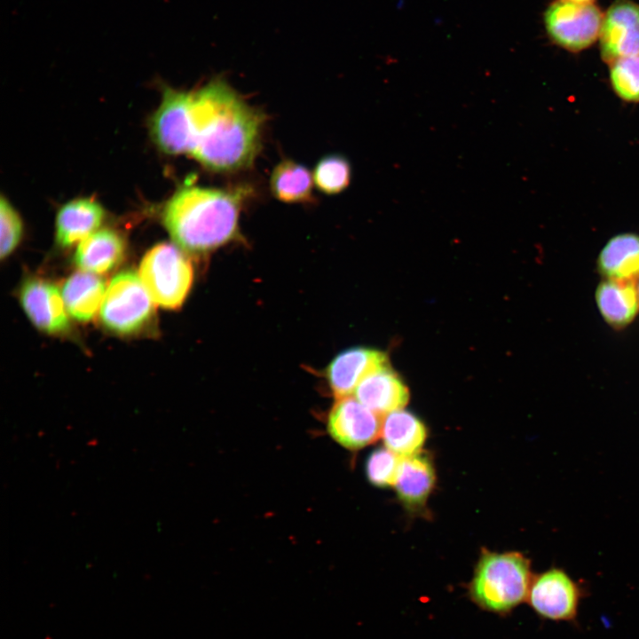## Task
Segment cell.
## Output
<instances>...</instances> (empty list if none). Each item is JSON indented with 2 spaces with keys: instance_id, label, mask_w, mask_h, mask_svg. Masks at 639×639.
Listing matches in <instances>:
<instances>
[{
  "instance_id": "5",
  "label": "cell",
  "mask_w": 639,
  "mask_h": 639,
  "mask_svg": "<svg viewBox=\"0 0 639 639\" xmlns=\"http://www.w3.org/2000/svg\"><path fill=\"white\" fill-rule=\"evenodd\" d=\"M154 303L139 276L130 271L122 272L111 280L106 288L100 320L115 334H135L151 320Z\"/></svg>"
},
{
  "instance_id": "7",
  "label": "cell",
  "mask_w": 639,
  "mask_h": 639,
  "mask_svg": "<svg viewBox=\"0 0 639 639\" xmlns=\"http://www.w3.org/2000/svg\"><path fill=\"white\" fill-rule=\"evenodd\" d=\"M191 91L165 88L161 105L150 121L151 135L169 154H189L192 145Z\"/></svg>"
},
{
  "instance_id": "15",
  "label": "cell",
  "mask_w": 639,
  "mask_h": 639,
  "mask_svg": "<svg viewBox=\"0 0 639 639\" xmlns=\"http://www.w3.org/2000/svg\"><path fill=\"white\" fill-rule=\"evenodd\" d=\"M105 210L95 200L79 198L65 203L56 218V241L68 248L97 231L103 223Z\"/></svg>"
},
{
  "instance_id": "2",
  "label": "cell",
  "mask_w": 639,
  "mask_h": 639,
  "mask_svg": "<svg viewBox=\"0 0 639 639\" xmlns=\"http://www.w3.org/2000/svg\"><path fill=\"white\" fill-rule=\"evenodd\" d=\"M245 191L186 186L177 191L163 208L165 228L177 246L193 254H206L234 241Z\"/></svg>"
},
{
  "instance_id": "13",
  "label": "cell",
  "mask_w": 639,
  "mask_h": 639,
  "mask_svg": "<svg viewBox=\"0 0 639 639\" xmlns=\"http://www.w3.org/2000/svg\"><path fill=\"white\" fill-rule=\"evenodd\" d=\"M355 398L380 416L403 409L409 399L407 387L390 366L375 370L358 384Z\"/></svg>"
},
{
  "instance_id": "17",
  "label": "cell",
  "mask_w": 639,
  "mask_h": 639,
  "mask_svg": "<svg viewBox=\"0 0 639 639\" xmlns=\"http://www.w3.org/2000/svg\"><path fill=\"white\" fill-rule=\"evenodd\" d=\"M596 299L605 321L615 327L629 324L639 308V296L634 281L607 279L597 287Z\"/></svg>"
},
{
  "instance_id": "24",
  "label": "cell",
  "mask_w": 639,
  "mask_h": 639,
  "mask_svg": "<svg viewBox=\"0 0 639 639\" xmlns=\"http://www.w3.org/2000/svg\"><path fill=\"white\" fill-rule=\"evenodd\" d=\"M400 458L386 447L373 451L366 463L367 477L370 483L382 487L393 485Z\"/></svg>"
},
{
  "instance_id": "8",
  "label": "cell",
  "mask_w": 639,
  "mask_h": 639,
  "mask_svg": "<svg viewBox=\"0 0 639 639\" xmlns=\"http://www.w3.org/2000/svg\"><path fill=\"white\" fill-rule=\"evenodd\" d=\"M580 598L578 584L563 570L553 568L532 580L526 601L541 618L571 621L577 616Z\"/></svg>"
},
{
  "instance_id": "1",
  "label": "cell",
  "mask_w": 639,
  "mask_h": 639,
  "mask_svg": "<svg viewBox=\"0 0 639 639\" xmlns=\"http://www.w3.org/2000/svg\"><path fill=\"white\" fill-rule=\"evenodd\" d=\"M189 154L205 168L233 172L249 168L261 148L263 113L250 106L224 80L191 91Z\"/></svg>"
},
{
  "instance_id": "27",
  "label": "cell",
  "mask_w": 639,
  "mask_h": 639,
  "mask_svg": "<svg viewBox=\"0 0 639 639\" xmlns=\"http://www.w3.org/2000/svg\"><path fill=\"white\" fill-rule=\"evenodd\" d=\"M637 292H638V296H639V283H638Z\"/></svg>"
},
{
  "instance_id": "12",
  "label": "cell",
  "mask_w": 639,
  "mask_h": 639,
  "mask_svg": "<svg viewBox=\"0 0 639 639\" xmlns=\"http://www.w3.org/2000/svg\"><path fill=\"white\" fill-rule=\"evenodd\" d=\"M389 365L383 351L356 347L347 349L330 362L326 376L334 395L337 398L350 396L358 384L368 374Z\"/></svg>"
},
{
  "instance_id": "22",
  "label": "cell",
  "mask_w": 639,
  "mask_h": 639,
  "mask_svg": "<svg viewBox=\"0 0 639 639\" xmlns=\"http://www.w3.org/2000/svg\"><path fill=\"white\" fill-rule=\"evenodd\" d=\"M312 175L314 184L320 191L327 194H336L348 187L351 169L345 157L329 154L319 161Z\"/></svg>"
},
{
  "instance_id": "10",
  "label": "cell",
  "mask_w": 639,
  "mask_h": 639,
  "mask_svg": "<svg viewBox=\"0 0 639 639\" xmlns=\"http://www.w3.org/2000/svg\"><path fill=\"white\" fill-rule=\"evenodd\" d=\"M598 40L601 57L608 64L639 55V4L614 0L604 12Z\"/></svg>"
},
{
  "instance_id": "26",
  "label": "cell",
  "mask_w": 639,
  "mask_h": 639,
  "mask_svg": "<svg viewBox=\"0 0 639 639\" xmlns=\"http://www.w3.org/2000/svg\"><path fill=\"white\" fill-rule=\"evenodd\" d=\"M565 1L577 3V4H596L595 3L596 0H565Z\"/></svg>"
},
{
  "instance_id": "21",
  "label": "cell",
  "mask_w": 639,
  "mask_h": 639,
  "mask_svg": "<svg viewBox=\"0 0 639 639\" xmlns=\"http://www.w3.org/2000/svg\"><path fill=\"white\" fill-rule=\"evenodd\" d=\"M313 175L304 165L284 159L273 169L270 188L276 199L287 203H301L312 200Z\"/></svg>"
},
{
  "instance_id": "11",
  "label": "cell",
  "mask_w": 639,
  "mask_h": 639,
  "mask_svg": "<svg viewBox=\"0 0 639 639\" xmlns=\"http://www.w3.org/2000/svg\"><path fill=\"white\" fill-rule=\"evenodd\" d=\"M24 312L34 326L50 335L69 329V320L62 294L52 283L32 278L25 280L20 291Z\"/></svg>"
},
{
  "instance_id": "14",
  "label": "cell",
  "mask_w": 639,
  "mask_h": 639,
  "mask_svg": "<svg viewBox=\"0 0 639 639\" xmlns=\"http://www.w3.org/2000/svg\"><path fill=\"white\" fill-rule=\"evenodd\" d=\"M126 245L114 230H97L82 241L74 255V263L83 272L104 274L115 268L123 259Z\"/></svg>"
},
{
  "instance_id": "19",
  "label": "cell",
  "mask_w": 639,
  "mask_h": 639,
  "mask_svg": "<svg viewBox=\"0 0 639 639\" xmlns=\"http://www.w3.org/2000/svg\"><path fill=\"white\" fill-rule=\"evenodd\" d=\"M597 266L607 279L634 281L639 277V236L622 233L612 237L600 252Z\"/></svg>"
},
{
  "instance_id": "9",
  "label": "cell",
  "mask_w": 639,
  "mask_h": 639,
  "mask_svg": "<svg viewBox=\"0 0 639 639\" xmlns=\"http://www.w3.org/2000/svg\"><path fill=\"white\" fill-rule=\"evenodd\" d=\"M356 398H337L332 406L327 429L329 435L342 446L360 449L381 436L382 420Z\"/></svg>"
},
{
  "instance_id": "20",
  "label": "cell",
  "mask_w": 639,
  "mask_h": 639,
  "mask_svg": "<svg viewBox=\"0 0 639 639\" xmlns=\"http://www.w3.org/2000/svg\"><path fill=\"white\" fill-rule=\"evenodd\" d=\"M435 482L431 462L420 454L401 457L394 487L399 499L408 506L422 505Z\"/></svg>"
},
{
  "instance_id": "25",
  "label": "cell",
  "mask_w": 639,
  "mask_h": 639,
  "mask_svg": "<svg viewBox=\"0 0 639 639\" xmlns=\"http://www.w3.org/2000/svg\"><path fill=\"white\" fill-rule=\"evenodd\" d=\"M1 238L0 256H9L19 245L22 236V221L19 213L4 197L0 201Z\"/></svg>"
},
{
  "instance_id": "18",
  "label": "cell",
  "mask_w": 639,
  "mask_h": 639,
  "mask_svg": "<svg viewBox=\"0 0 639 639\" xmlns=\"http://www.w3.org/2000/svg\"><path fill=\"white\" fill-rule=\"evenodd\" d=\"M381 436L386 448L399 457L419 454L426 439L424 424L403 409L384 415Z\"/></svg>"
},
{
  "instance_id": "23",
  "label": "cell",
  "mask_w": 639,
  "mask_h": 639,
  "mask_svg": "<svg viewBox=\"0 0 639 639\" xmlns=\"http://www.w3.org/2000/svg\"><path fill=\"white\" fill-rule=\"evenodd\" d=\"M609 66L613 91L625 101L639 102V55L618 59Z\"/></svg>"
},
{
  "instance_id": "3",
  "label": "cell",
  "mask_w": 639,
  "mask_h": 639,
  "mask_svg": "<svg viewBox=\"0 0 639 639\" xmlns=\"http://www.w3.org/2000/svg\"><path fill=\"white\" fill-rule=\"evenodd\" d=\"M529 560L520 553L482 555L469 585V596L480 609L504 615L527 600L532 584Z\"/></svg>"
},
{
  "instance_id": "4",
  "label": "cell",
  "mask_w": 639,
  "mask_h": 639,
  "mask_svg": "<svg viewBox=\"0 0 639 639\" xmlns=\"http://www.w3.org/2000/svg\"><path fill=\"white\" fill-rule=\"evenodd\" d=\"M169 242L151 248L139 264V278L154 304L169 310L179 308L193 280V269L184 252Z\"/></svg>"
},
{
  "instance_id": "6",
  "label": "cell",
  "mask_w": 639,
  "mask_h": 639,
  "mask_svg": "<svg viewBox=\"0 0 639 639\" xmlns=\"http://www.w3.org/2000/svg\"><path fill=\"white\" fill-rule=\"evenodd\" d=\"M604 12L596 4H577L565 0L551 2L543 22L549 40L571 52L591 47L599 38Z\"/></svg>"
},
{
  "instance_id": "16",
  "label": "cell",
  "mask_w": 639,
  "mask_h": 639,
  "mask_svg": "<svg viewBox=\"0 0 639 639\" xmlns=\"http://www.w3.org/2000/svg\"><path fill=\"white\" fill-rule=\"evenodd\" d=\"M106 283L97 275L79 272L69 276L62 288V296L67 313L82 322L91 320L106 295Z\"/></svg>"
}]
</instances>
